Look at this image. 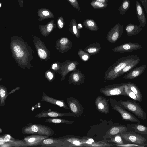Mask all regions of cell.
<instances>
[{"label":"cell","mask_w":147,"mask_h":147,"mask_svg":"<svg viewBox=\"0 0 147 147\" xmlns=\"http://www.w3.org/2000/svg\"><path fill=\"white\" fill-rule=\"evenodd\" d=\"M126 84L136 95L138 99V101L142 102V94L141 91L136 85L132 82H128Z\"/></svg>","instance_id":"4316f807"},{"label":"cell","mask_w":147,"mask_h":147,"mask_svg":"<svg viewBox=\"0 0 147 147\" xmlns=\"http://www.w3.org/2000/svg\"><path fill=\"white\" fill-rule=\"evenodd\" d=\"M47 76L48 78L50 80H52L53 77V74L50 72H47Z\"/></svg>","instance_id":"7dc6e473"},{"label":"cell","mask_w":147,"mask_h":147,"mask_svg":"<svg viewBox=\"0 0 147 147\" xmlns=\"http://www.w3.org/2000/svg\"><path fill=\"white\" fill-rule=\"evenodd\" d=\"M140 61V59L139 57L128 63L117 75L115 77L116 78L131 70L136 66Z\"/></svg>","instance_id":"cb8c5ba5"},{"label":"cell","mask_w":147,"mask_h":147,"mask_svg":"<svg viewBox=\"0 0 147 147\" xmlns=\"http://www.w3.org/2000/svg\"><path fill=\"white\" fill-rule=\"evenodd\" d=\"M130 1L129 0H123L122 4L119 8L120 13L123 15L125 14L130 6Z\"/></svg>","instance_id":"4dcf8cb0"},{"label":"cell","mask_w":147,"mask_h":147,"mask_svg":"<svg viewBox=\"0 0 147 147\" xmlns=\"http://www.w3.org/2000/svg\"><path fill=\"white\" fill-rule=\"evenodd\" d=\"M138 58L137 55H131L119 58L108 67L105 74L104 80H110L115 79L117 75L127 65Z\"/></svg>","instance_id":"6da1fadb"},{"label":"cell","mask_w":147,"mask_h":147,"mask_svg":"<svg viewBox=\"0 0 147 147\" xmlns=\"http://www.w3.org/2000/svg\"><path fill=\"white\" fill-rule=\"evenodd\" d=\"M16 55L18 57H22L24 55V52L23 51L21 50L19 52L17 53Z\"/></svg>","instance_id":"f6af8a7d"},{"label":"cell","mask_w":147,"mask_h":147,"mask_svg":"<svg viewBox=\"0 0 147 147\" xmlns=\"http://www.w3.org/2000/svg\"><path fill=\"white\" fill-rule=\"evenodd\" d=\"M143 6L144 7L145 11L147 13V0H140Z\"/></svg>","instance_id":"b9f144b4"},{"label":"cell","mask_w":147,"mask_h":147,"mask_svg":"<svg viewBox=\"0 0 147 147\" xmlns=\"http://www.w3.org/2000/svg\"><path fill=\"white\" fill-rule=\"evenodd\" d=\"M83 25L88 29L92 31H97L99 30L96 22L91 18L85 19L83 21Z\"/></svg>","instance_id":"d4e9b609"},{"label":"cell","mask_w":147,"mask_h":147,"mask_svg":"<svg viewBox=\"0 0 147 147\" xmlns=\"http://www.w3.org/2000/svg\"><path fill=\"white\" fill-rule=\"evenodd\" d=\"M49 137L42 135L32 134L24 137L23 139L26 143L27 146H40L43 140Z\"/></svg>","instance_id":"7c38bea8"},{"label":"cell","mask_w":147,"mask_h":147,"mask_svg":"<svg viewBox=\"0 0 147 147\" xmlns=\"http://www.w3.org/2000/svg\"><path fill=\"white\" fill-rule=\"evenodd\" d=\"M1 4H0V7H1Z\"/></svg>","instance_id":"db71d44e"},{"label":"cell","mask_w":147,"mask_h":147,"mask_svg":"<svg viewBox=\"0 0 147 147\" xmlns=\"http://www.w3.org/2000/svg\"><path fill=\"white\" fill-rule=\"evenodd\" d=\"M74 8L81 12L80 8L77 0H67Z\"/></svg>","instance_id":"f35d334b"},{"label":"cell","mask_w":147,"mask_h":147,"mask_svg":"<svg viewBox=\"0 0 147 147\" xmlns=\"http://www.w3.org/2000/svg\"><path fill=\"white\" fill-rule=\"evenodd\" d=\"M4 135H0V146L4 144L5 142L4 139Z\"/></svg>","instance_id":"7bdbcfd3"},{"label":"cell","mask_w":147,"mask_h":147,"mask_svg":"<svg viewBox=\"0 0 147 147\" xmlns=\"http://www.w3.org/2000/svg\"><path fill=\"white\" fill-rule=\"evenodd\" d=\"M42 14L45 16H48L49 15V12L47 11H44L42 12Z\"/></svg>","instance_id":"816d5d0a"},{"label":"cell","mask_w":147,"mask_h":147,"mask_svg":"<svg viewBox=\"0 0 147 147\" xmlns=\"http://www.w3.org/2000/svg\"><path fill=\"white\" fill-rule=\"evenodd\" d=\"M107 140L108 142H114L120 145L124 144L121 135V134L115 135L110 138L109 140Z\"/></svg>","instance_id":"d590c367"},{"label":"cell","mask_w":147,"mask_h":147,"mask_svg":"<svg viewBox=\"0 0 147 147\" xmlns=\"http://www.w3.org/2000/svg\"><path fill=\"white\" fill-rule=\"evenodd\" d=\"M126 126L128 131L134 132L142 135L147 136V127L140 123L127 124Z\"/></svg>","instance_id":"e0dca14e"},{"label":"cell","mask_w":147,"mask_h":147,"mask_svg":"<svg viewBox=\"0 0 147 147\" xmlns=\"http://www.w3.org/2000/svg\"><path fill=\"white\" fill-rule=\"evenodd\" d=\"M40 146L47 147H74L72 144L66 140L63 137H49L43 140Z\"/></svg>","instance_id":"52a82bcc"},{"label":"cell","mask_w":147,"mask_h":147,"mask_svg":"<svg viewBox=\"0 0 147 147\" xmlns=\"http://www.w3.org/2000/svg\"><path fill=\"white\" fill-rule=\"evenodd\" d=\"M119 102L126 110L138 118L144 120L146 118V114L140 105L135 100H120Z\"/></svg>","instance_id":"277c9868"},{"label":"cell","mask_w":147,"mask_h":147,"mask_svg":"<svg viewBox=\"0 0 147 147\" xmlns=\"http://www.w3.org/2000/svg\"><path fill=\"white\" fill-rule=\"evenodd\" d=\"M41 101L57 105L67 109H69L63 99L61 100L47 96L44 92L42 93Z\"/></svg>","instance_id":"ac0fdd59"},{"label":"cell","mask_w":147,"mask_h":147,"mask_svg":"<svg viewBox=\"0 0 147 147\" xmlns=\"http://www.w3.org/2000/svg\"><path fill=\"white\" fill-rule=\"evenodd\" d=\"M79 63L77 61L67 60L63 63L61 67L62 77L61 81L64 79L66 76L71 71L77 70V66Z\"/></svg>","instance_id":"5bb4252c"},{"label":"cell","mask_w":147,"mask_h":147,"mask_svg":"<svg viewBox=\"0 0 147 147\" xmlns=\"http://www.w3.org/2000/svg\"><path fill=\"white\" fill-rule=\"evenodd\" d=\"M53 26V24L51 23L49 24L47 26V31L49 32H51Z\"/></svg>","instance_id":"bcb514c9"},{"label":"cell","mask_w":147,"mask_h":147,"mask_svg":"<svg viewBox=\"0 0 147 147\" xmlns=\"http://www.w3.org/2000/svg\"><path fill=\"white\" fill-rule=\"evenodd\" d=\"M21 131L24 134H38L49 137L54 133L53 130L49 126L35 123H28L22 128Z\"/></svg>","instance_id":"7a4b0ae2"},{"label":"cell","mask_w":147,"mask_h":147,"mask_svg":"<svg viewBox=\"0 0 147 147\" xmlns=\"http://www.w3.org/2000/svg\"><path fill=\"white\" fill-rule=\"evenodd\" d=\"M108 100L110 102L112 109L120 114L123 120L132 122L140 123L136 117L127 110L118 101L111 98H109Z\"/></svg>","instance_id":"5b68a950"},{"label":"cell","mask_w":147,"mask_h":147,"mask_svg":"<svg viewBox=\"0 0 147 147\" xmlns=\"http://www.w3.org/2000/svg\"><path fill=\"white\" fill-rule=\"evenodd\" d=\"M70 116L76 118V117L72 113H60L51 110L42 111L36 114L35 118L56 117Z\"/></svg>","instance_id":"8fae6325"},{"label":"cell","mask_w":147,"mask_h":147,"mask_svg":"<svg viewBox=\"0 0 147 147\" xmlns=\"http://www.w3.org/2000/svg\"><path fill=\"white\" fill-rule=\"evenodd\" d=\"M21 48L19 45L15 46L13 47V50L16 53L19 52L21 51Z\"/></svg>","instance_id":"ee69618b"},{"label":"cell","mask_w":147,"mask_h":147,"mask_svg":"<svg viewBox=\"0 0 147 147\" xmlns=\"http://www.w3.org/2000/svg\"><path fill=\"white\" fill-rule=\"evenodd\" d=\"M142 47L138 43L127 42L116 47L112 49V51L117 53L130 52L141 49Z\"/></svg>","instance_id":"30bf717a"},{"label":"cell","mask_w":147,"mask_h":147,"mask_svg":"<svg viewBox=\"0 0 147 147\" xmlns=\"http://www.w3.org/2000/svg\"><path fill=\"white\" fill-rule=\"evenodd\" d=\"M9 93L7 88L2 86L0 87V106H2L5 105V100L7 98Z\"/></svg>","instance_id":"83f0119b"},{"label":"cell","mask_w":147,"mask_h":147,"mask_svg":"<svg viewBox=\"0 0 147 147\" xmlns=\"http://www.w3.org/2000/svg\"><path fill=\"white\" fill-rule=\"evenodd\" d=\"M123 25L117 23L108 32L106 37L107 40L111 43H115L121 36L123 31Z\"/></svg>","instance_id":"9c48e42d"},{"label":"cell","mask_w":147,"mask_h":147,"mask_svg":"<svg viewBox=\"0 0 147 147\" xmlns=\"http://www.w3.org/2000/svg\"><path fill=\"white\" fill-rule=\"evenodd\" d=\"M94 103L97 110L105 114L109 113V107L106 99L101 96H98L95 99Z\"/></svg>","instance_id":"9a60e30c"},{"label":"cell","mask_w":147,"mask_h":147,"mask_svg":"<svg viewBox=\"0 0 147 147\" xmlns=\"http://www.w3.org/2000/svg\"><path fill=\"white\" fill-rule=\"evenodd\" d=\"M113 144L109 143L105 141L104 140L97 142H94L93 143L88 145L87 147H109L115 146Z\"/></svg>","instance_id":"836d02e7"},{"label":"cell","mask_w":147,"mask_h":147,"mask_svg":"<svg viewBox=\"0 0 147 147\" xmlns=\"http://www.w3.org/2000/svg\"><path fill=\"white\" fill-rule=\"evenodd\" d=\"M81 139L83 144V147H87L94 142L93 139L89 138H84Z\"/></svg>","instance_id":"74e56055"},{"label":"cell","mask_w":147,"mask_h":147,"mask_svg":"<svg viewBox=\"0 0 147 147\" xmlns=\"http://www.w3.org/2000/svg\"><path fill=\"white\" fill-rule=\"evenodd\" d=\"M136 13L138 19L141 27H144L146 24V18L143 8L140 3L137 0L136 2Z\"/></svg>","instance_id":"d6986e66"},{"label":"cell","mask_w":147,"mask_h":147,"mask_svg":"<svg viewBox=\"0 0 147 147\" xmlns=\"http://www.w3.org/2000/svg\"><path fill=\"white\" fill-rule=\"evenodd\" d=\"M124 143L135 144L140 146H147V137L137 133L127 131L121 134Z\"/></svg>","instance_id":"3957f363"},{"label":"cell","mask_w":147,"mask_h":147,"mask_svg":"<svg viewBox=\"0 0 147 147\" xmlns=\"http://www.w3.org/2000/svg\"><path fill=\"white\" fill-rule=\"evenodd\" d=\"M140 25H138L130 23L125 27V30L127 36H131L139 34L142 29Z\"/></svg>","instance_id":"44dd1931"},{"label":"cell","mask_w":147,"mask_h":147,"mask_svg":"<svg viewBox=\"0 0 147 147\" xmlns=\"http://www.w3.org/2000/svg\"><path fill=\"white\" fill-rule=\"evenodd\" d=\"M90 5L94 9H106L108 4L98 2L95 0H93L90 3Z\"/></svg>","instance_id":"d6a6232c"},{"label":"cell","mask_w":147,"mask_h":147,"mask_svg":"<svg viewBox=\"0 0 147 147\" xmlns=\"http://www.w3.org/2000/svg\"><path fill=\"white\" fill-rule=\"evenodd\" d=\"M57 24L59 28H62L64 26V21L62 17H60L59 18Z\"/></svg>","instance_id":"60d3db41"},{"label":"cell","mask_w":147,"mask_h":147,"mask_svg":"<svg viewBox=\"0 0 147 147\" xmlns=\"http://www.w3.org/2000/svg\"><path fill=\"white\" fill-rule=\"evenodd\" d=\"M77 53L80 59L84 62L89 60L90 59L91 56L84 50L81 49H79L78 50Z\"/></svg>","instance_id":"e575fe53"},{"label":"cell","mask_w":147,"mask_h":147,"mask_svg":"<svg viewBox=\"0 0 147 147\" xmlns=\"http://www.w3.org/2000/svg\"><path fill=\"white\" fill-rule=\"evenodd\" d=\"M59 48L61 52H67L72 46V43L67 37L61 38L59 40Z\"/></svg>","instance_id":"7402d4cb"},{"label":"cell","mask_w":147,"mask_h":147,"mask_svg":"<svg viewBox=\"0 0 147 147\" xmlns=\"http://www.w3.org/2000/svg\"><path fill=\"white\" fill-rule=\"evenodd\" d=\"M7 142L11 147H26L27 145L23 139L17 140L11 137L10 140Z\"/></svg>","instance_id":"f546056e"},{"label":"cell","mask_w":147,"mask_h":147,"mask_svg":"<svg viewBox=\"0 0 147 147\" xmlns=\"http://www.w3.org/2000/svg\"><path fill=\"white\" fill-rule=\"evenodd\" d=\"M126 83L113 84L101 88L100 93L107 96L115 95H123L127 96L124 91V87Z\"/></svg>","instance_id":"8992f818"},{"label":"cell","mask_w":147,"mask_h":147,"mask_svg":"<svg viewBox=\"0 0 147 147\" xmlns=\"http://www.w3.org/2000/svg\"><path fill=\"white\" fill-rule=\"evenodd\" d=\"M146 68L145 65L135 68L125 75L123 78L125 79H134L140 75L145 71Z\"/></svg>","instance_id":"ffe728a7"},{"label":"cell","mask_w":147,"mask_h":147,"mask_svg":"<svg viewBox=\"0 0 147 147\" xmlns=\"http://www.w3.org/2000/svg\"><path fill=\"white\" fill-rule=\"evenodd\" d=\"M67 141L72 144L74 147H83L81 138H66L63 137Z\"/></svg>","instance_id":"1f68e13d"},{"label":"cell","mask_w":147,"mask_h":147,"mask_svg":"<svg viewBox=\"0 0 147 147\" xmlns=\"http://www.w3.org/2000/svg\"><path fill=\"white\" fill-rule=\"evenodd\" d=\"M45 122L46 123H61L71 124L74 122V121L65 120L59 118H50L46 119Z\"/></svg>","instance_id":"f1b7e54d"},{"label":"cell","mask_w":147,"mask_h":147,"mask_svg":"<svg viewBox=\"0 0 147 147\" xmlns=\"http://www.w3.org/2000/svg\"><path fill=\"white\" fill-rule=\"evenodd\" d=\"M69 30L71 33L78 39H79L80 35V30L78 28V24L75 20L72 19L69 24Z\"/></svg>","instance_id":"484cf974"},{"label":"cell","mask_w":147,"mask_h":147,"mask_svg":"<svg viewBox=\"0 0 147 147\" xmlns=\"http://www.w3.org/2000/svg\"><path fill=\"white\" fill-rule=\"evenodd\" d=\"M78 28L80 30L83 28L82 25L80 23L78 24Z\"/></svg>","instance_id":"f907efd6"},{"label":"cell","mask_w":147,"mask_h":147,"mask_svg":"<svg viewBox=\"0 0 147 147\" xmlns=\"http://www.w3.org/2000/svg\"><path fill=\"white\" fill-rule=\"evenodd\" d=\"M52 69L54 70L57 69L58 68V66L57 63L53 64L52 65Z\"/></svg>","instance_id":"c3c4849f"},{"label":"cell","mask_w":147,"mask_h":147,"mask_svg":"<svg viewBox=\"0 0 147 147\" xmlns=\"http://www.w3.org/2000/svg\"><path fill=\"white\" fill-rule=\"evenodd\" d=\"M85 79L84 75L79 69H77L70 74L68 82L71 84L80 85L84 83Z\"/></svg>","instance_id":"4fadbf2b"},{"label":"cell","mask_w":147,"mask_h":147,"mask_svg":"<svg viewBox=\"0 0 147 147\" xmlns=\"http://www.w3.org/2000/svg\"><path fill=\"white\" fill-rule=\"evenodd\" d=\"M38 53L39 56L41 59H45L47 57V54L43 50L39 49L38 50Z\"/></svg>","instance_id":"ab89813d"},{"label":"cell","mask_w":147,"mask_h":147,"mask_svg":"<svg viewBox=\"0 0 147 147\" xmlns=\"http://www.w3.org/2000/svg\"><path fill=\"white\" fill-rule=\"evenodd\" d=\"M69 109L78 117H81L84 113V108L79 101L73 96L66 98Z\"/></svg>","instance_id":"ba28073f"},{"label":"cell","mask_w":147,"mask_h":147,"mask_svg":"<svg viewBox=\"0 0 147 147\" xmlns=\"http://www.w3.org/2000/svg\"><path fill=\"white\" fill-rule=\"evenodd\" d=\"M2 132V130L1 128H0V133H1Z\"/></svg>","instance_id":"f5cc1de1"},{"label":"cell","mask_w":147,"mask_h":147,"mask_svg":"<svg viewBox=\"0 0 147 147\" xmlns=\"http://www.w3.org/2000/svg\"><path fill=\"white\" fill-rule=\"evenodd\" d=\"M98 2L103 3H107L108 2V0H95Z\"/></svg>","instance_id":"681fc988"},{"label":"cell","mask_w":147,"mask_h":147,"mask_svg":"<svg viewBox=\"0 0 147 147\" xmlns=\"http://www.w3.org/2000/svg\"><path fill=\"white\" fill-rule=\"evenodd\" d=\"M101 49L100 43L94 42L88 45L84 48V50L92 56L99 53Z\"/></svg>","instance_id":"603a6c76"},{"label":"cell","mask_w":147,"mask_h":147,"mask_svg":"<svg viewBox=\"0 0 147 147\" xmlns=\"http://www.w3.org/2000/svg\"><path fill=\"white\" fill-rule=\"evenodd\" d=\"M127 131H128V129L126 126L119 125L113 126L106 132L103 138L104 140H107L115 135Z\"/></svg>","instance_id":"2e32d148"},{"label":"cell","mask_w":147,"mask_h":147,"mask_svg":"<svg viewBox=\"0 0 147 147\" xmlns=\"http://www.w3.org/2000/svg\"><path fill=\"white\" fill-rule=\"evenodd\" d=\"M124 91L127 96L136 101H138V99L136 95L129 88L127 84L124 86Z\"/></svg>","instance_id":"8d00e7d4"}]
</instances>
